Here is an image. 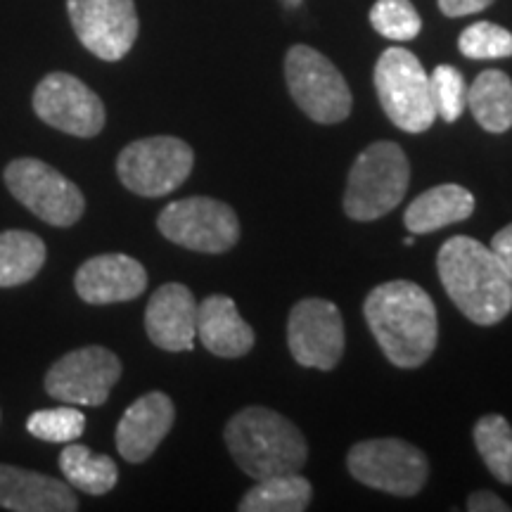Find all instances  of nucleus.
Returning <instances> with one entry per match:
<instances>
[{"label": "nucleus", "instance_id": "obj_26", "mask_svg": "<svg viewBox=\"0 0 512 512\" xmlns=\"http://www.w3.org/2000/svg\"><path fill=\"white\" fill-rule=\"evenodd\" d=\"M370 24L389 41H413L420 34L422 19L411 0H377L370 10Z\"/></svg>", "mask_w": 512, "mask_h": 512}, {"label": "nucleus", "instance_id": "obj_33", "mask_svg": "<svg viewBox=\"0 0 512 512\" xmlns=\"http://www.w3.org/2000/svg\"><path fill=\"white\" fill-rule=\"evenodd\" d=\"M413 238H406V240H403V245H406V247H413Z\"/></svg>", "mask_w": 512, "mask_h": 512}, {"label": "nucleus", "instance_id": "obj_1", "mask_svg": "<svg viewBox=\"0 0 512 512\" xmlns=\"http://www.w3.org/2000/svg\"><path fill=\"white\" fill-rule=\"evenodd\" d=\"M363 316L384 356L396 368H420L437 349V306L411 280H392L370 290L363 302Z\"/></svg>", "mask_w": 512, "mask_h": 512}, {"label": "nucleus", "instance_id": "obj_32", "mask_svg": "<svg viewBox=\"0 0 512 512\" xmlns=\"http://www.w3.org/2000/svg\"><path fill=\"white\" fill-rule=\"evenodd\" d=\"M467 510L470 512H510V505L491 491H475L467 498Z\"/></svg>", "mask_w": 512, "mask_h": 512}, {"label": "nucleus", "instance_id": "obj_30", "mask_svg": "<svg viewBox=\"0 0 512 512\" xmlns=\"http://www.w3.org/2000/svg\"><path fill=\"white\" fill-rule=\"evenodd\" d=\"M491 252L498 259V264L505 273H508V278L512 280V223L510 226H505L503 230H498L494 235V240H491Z\"/></svg>", "mask_w": 512, "mask_h": 512}, {"label": "nucleus", "instance_id": "obj_2", "mask_svg": "<svg viewBox=\"0 0 512 512\" xmlns=\"http://www.w3.org/2000/svg\"><path fill=\"white\" fill-rule=\"evenodd\" d=\"M437 271L451 302L472 323L496 325L512 311V280L494 252L470 235L441 245Z\"/></svg>", "mask_w": 512, "mask_h": 512}, {"label": "nucleus", "instance_id": "obj_12", "mask_svg": "<svg viewBox=\"0 0 512 512\" xmlns=\"http://www.w3.org/2000/svg\"><path fill=\"white\" fill-rule=\"evenodd\" d=\"M287 347L304 368L332 370L344 354L342 313L328 299H302L287 320Z\"/></svg>", "mask_w": 512, "mask_h": 512}, {"label": "nucleus", "instance_id": "obj_6", "mask_svg": "<svg viewBox=\"0 0 512 512\" xmlns=\"http://www.w3.org/2000/svg\"><path fill=\"white\" fill-rule=\"evenodd\" d=\"M285 79L292 100L316 124H339L351 114L354 98L347 81L316 48L292 46L287 50Z\"/></svg>", "mask_w": 512, "mask_h": 512}, {"label": "nucleus", "instance_id": "obj_7", "mask_svg": "<svg viewBox=\"0 0 512 512\" xmlns=\"http://www.w3.org/2000/svg\"><path fill=\"white\" fill-rule=\"evenodd\" d=\"M157 228L174 245L202 254H223L240 240L238 214L214 197H185L166 204Z\"/></svg>", "mask_w": 512, "mask_h": 512}, {"label": "nucleus", "instance_id": "obj_18", "mask_svg": "<svg viewBox=\"0 0 512 512\" xmlns=\"http://www.w3.org/2000/svg\"><path fill=\"white\" fill-rule=\"evenodd\" d=\"M0 508L15 512H74L72 486L41 472L0 465Z\"/></svg>", "mask_w": 512, "mask_h": 512}, {"label": "nucleus", "instance_id": "obj_28", "mask_svg": "<svg viewBox=\"0 0 512 512\" xmlns=\"http://www.w3.org/2000/svg\"><path fill=\"white\" fill-rule=\"evenodd\" d=\"M458 48L467 60H503L512 55V34L494 22H477L460 34Z\"/></svg>", "mask_w": 512, "mask_h": 512}, {"label": "nucleus", "instance_id": "obj_20", "mask_svg": "<svg viewBox=\"0 0 512 512\" xmlns=\"http://www.w3.org/2000/svg\"><path fill=\"white\" fill-rule=\"evenodd\" d=\"M472 211H475L472 192L463 185L446 183L415 197L403 214V223L413 235H427L470 219Z\"/></svg>", "mask_w": 512, "mask_h": 512}, {"label": "nucleus", "instance_id": "obj_16", "mask_svg": "<svg viewBox=\"0 0 512 512\" xmlns=\"http://www.w3.org/2000/svg\"><path fill=\"white\" fill-rule=\"evenodd\" d=\"M150 342L164 351H190L197 337L195 294L181 283H166L152 294L145 309Z\"/></svg>", "mask_w": 512, "mask_h": 512}, {"label": "nucleus", "instance_id": "obj_23", "mask_svg": "<svg viewBox=\"0 0 512 512\" xmlns=\"http://www.w3.org/2000/svg\"><path fill=\"white\" fill-rule=\"evenodd\" d=\"M313 489L309 479L294 475H278L256 482L242 496L238 510L242 512H302L309 508Z\"/></svg>", "mask_w": 512, "mask_h": 512}, {"label": "nucleus", "instance_id": "obj_17", "mask_svg": "<svg viewBox=\"0 0 512 512\" xmlns=\"http://www.w3.org/2000/svg\"><path fill=\"white\" fill-rule=\"evenodd\" d=\"M176 420L174 401L162 392L140 396L126 408L117 425V448L128 463H145Z\"/></svg>", "mask_w": 512, "mask_h": 512}, {"label": "nucleus", "instance_id": "obj_19", "mask_svg": "<svg viewBox=\"0 0 512 512\" xmlns=\"http://www.w3.org/2000/svg\"><path fill=\"white\" fill-rule=\"evenodd\" d=\"M197 337L204 349L221 358H240L252 351L256 335L242 320L238 306L226 294H211L197 304Z\"/></svg>", "mask_w": 512, "mask_h": 512}, {"label": "nucleus", "instance_id": "obj_29", "mask_svg": "<svg viewBox=\"0 0 512 512\" xmlns=\"http://www.w3.org/2000/svg\"><path fill=\"white\" fill-rule=\"evenodd\" d=\"M430 88L437 117L444 119L446 124L458 121L467 107L465 76L456 67H451V64H439L430 76Z\"/></svg>", "mask_w": 512, "mask_h": 512}, {"label": "nucleus", "instance_id": "obj_21", "mask_svg": "<svg viewBox=\"0 0 512 512\" xmlns=\"http://www.w3.org/2000/svg\"><path fill=\"white\" fill-rule=\"evenodd\" d=\"M467 107L477 124L489 133H505L512 126V81L501 69H486L467 86Z\"/></svg>", "mask_w": 512, "mask_h": 512}, {"label": "nucleus", "instance_id": "obj_11", "mask_svg": "<svg viewBox=\"0 0 512 512\" xmlns=\"http://www.w3.org/2000/svg\"><path fill=\"white\" fill-rule=\"evenodd\" d=\"M121 377V361L105 347H83L62 356L46 375V392L69 406H102Z\"/></svg>", "mask_w": 512, "mask_h": 512}, {"label": "nucleus", "instance_id": "obj_14", "mask_svg": "<svg viewBox=\"0 0 512 512\" xmlns=\"http://www.w3.org/2000/svg\"><path fill=\"white\" fill-rule=\"evenodd\" d=\"M34 112L57 131L76 138H95L105 128V105L72 74L53 72L36 86Z\"/></svg>", "mask_w": 512, "mask_h": 512}, {"label": "nucleus", "instance_id": "obj_15", "mask_svg": "<svg viewBox=\"0 0 512 512\" xmlns=\"http://www.w3.org/2000/svg\"><path fill=\"white\" fill-rule=\"evenodd\" d=\"M74 287L86 304L131 302L145 292L147 271L128 254H100L83 261L74 275Z\"/></svg>", "mask_w": 512, "mask_h": 512}, {"label": "nucleus", "instance_id": "obj_27", "mask_svg": "<svg viewBox=\"0 0 512 512\" xmlns=\"http://www.w3.org/2000/svg\"><path fill=\"white\" fill-rule=\"evenodd\" d=\"M27 430L36 439L48 441V444H69L79 441L86 430V415L79 408H48V411H36L29 415Z\"/></svg>", "mask_w": 512, "mask_h": 512}, {"label": "nucleus", "instance_id": "obj_4", "mask_svg": "<svg viewBox=\"0 0 512 512\" xmlns=\"http://www.w3.org/2000/svg\"><path fill=\"white\" fill-rule=\"evenodd\" d=\"M411 181L406 152L392 140H377L349 171L344 211L354 221H377L399 207Z\"/></svg>", "mask_w": 512, "mask_h": 512}, {"label": "nucleus", "instance_id": "obj_25", "mask_svg": "<svg viewBox=\"0 0 512 512\" xmlns=\"http://www.w3.org/2000/svg\"><path fill=\"white\" fill-rule=\"evenodd\" d=\"M479 456L498 482L512 484V427L503 415H484L475 425Z\"/></svg>", "mask_w": 512, "mask_h": 512}, {"label": "nucleus", "instance_id": "obj_24", "mask_svg": "<svg viewBox=\"0 0 512 512\" xmlns=\"http://www.w3.org/2000/svg\"><path fill=\"white\" fill-rule=\"evenodd\" d=\"M46 264V245L29 230L0 233V287H17L36 278Z\"/></svg>", "mask_w": 512, "mask_h": 512}, {"label": "nucleus", "instance_id": "obj_8", "mask_svg": "<svg viewBox=\"0 0 512 512\" xmlns=\"http://www.w3.org/2000/svg\"><path fill=\"white\" fill-rule=\"evenodd\" d=\"M195 155L181 138L155 136L126 145L117 159L119 181L140 197H164L188 181Z\"/></svg>", "mask_w": 512, "mask_h": 512}, {"label": "nucleus", "instance_id": "obj_9", "mask_svg": "<svg viewBox=\"0 0 512 512\" xmlns=\"http://www.w3.org/2000/svg\"><path fill=\"white\" fill-rule=\"evenodd\" d=\"M351 477L392 496H415L430 475V463L418 446L403 439H368L351 446Z\"/></svg>", "mask_w": 512, "mask_h": 512}, {"label": "nucleus", "instance_id": "obj_13", "mask_svg": "<svg viewBox=\"0 0 512 512\" xmlns=\"http://www.w3.org/2000/svg\"><path fill=\"white\" fill-rule=\"evenodd\" d=\"M72 27L95 57L117 62L138 38V12L133 0H67Z\"/></svg>", "mask_w": 512, "mask_h": 512}, {"label": "nucleus", "instance_id": "obj_3", "mask_svg": "<svg viewBox=\"0 0 512 512\" xmlns=\"http://www.w3.org/2000/svg\"><path fill=\"white\" fill-rule=\"evenodd\" d=\"M223 437L240 470L256 482L302 472L309 460V444L299 427L264 406H249L235 413Z\"/></svg>", "mask_w": 512, "mask_h": 512}, {"label": "nucleus", "instance_id": "obj_31", "mask_svg": "<svg viewBox=\"0 0 512 512\" xmlns=\"http://www.w3.org/2000/svg\"><path fill=\"white\" fill-rule=\"evenodd\" d=\"M491 3L494 0H439V10L446 17H465L486 10Z\"/></svg>", "mask_w": 512, "mask_h": 512}, {"label": "nucleus", "instance_id": "obj_22", "mask_svg": "<svg viewBox=\"0 0 512 512\" xmlns=\"http://www.w3.org/2000/svg\"><path fill=\"white\" fill-rule=\"evenodd\" d=\"M60 470L69 486L91 496L112 491L119 479V470L110 456L93 453L91 448L76 441H69V446L62 451Z\"/></svg>", "mask_w": 512, "mask_h": 512}, {"label": "nucleus", "instance_id": "obj_5", "mask_svg": "<svg viewBox=\"0 0 512 512\" xmlns=\"http://www.w3.org/2000/svg\"><path fill=\"white\" fill-rule=\"evenodd\" d=\"M375 91L384 114L401 131L425 133L437 121L430 76L411 50H384L375 64Z\"/></svg>", "mask_w": 512, "mask_h": 512}, {"label": "nucleus", "instance_id": "obj_10", "mask_svg": "<svg viewBox=\"0 0 512 512\" xmlns=\"http://www.w3.org/2000/svg\"><path fill=\"white\" fill-rule=\"evenodd\" d=\"M5 183L15 200L50 226H74L86 209L83 192L76 183L41 159L24 157L10 162L5 169Z\"/></svg>", "mask_w": 512, "mask_h": 512}]
</instances>
